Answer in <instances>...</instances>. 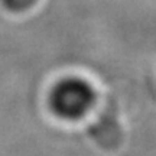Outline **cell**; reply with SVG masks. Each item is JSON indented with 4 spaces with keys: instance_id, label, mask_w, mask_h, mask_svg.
<instances>
[{
    "instance_id": "cell-1",
    "label": "cell",
    "mask_w": 156,
    "mask_h": 156,
    "mask_svg": "<svg viewBox=\"0 0 156 156\" xmlns=\"http://www.w3.org/2000/svg\"><path fill=\"white\" fill-rule=\"evenodd\" d=\"M94 101L93 85L78 77H68L58 81L49 94L51 110L67 120L83 117L93 107Z\"/></svg>"
},
{
    "instance_id": "cell-2",
    "label": "cell",
    "mask_w": 156,
    "mask_h": 156,
    "mask_svg": "<svg viewBox=\"0 0 156 156\" xmlns=\"http://www.w3.org/2000/svg\"><path fill=\"white\" fill-rule=\"evenodd\" d=\"M36 0H3L5 6L9 9V10L13 12H22L29 9L30 6L34 5Z\"/></svg>"
}]
</instances>
